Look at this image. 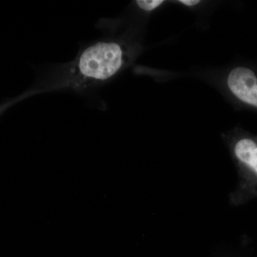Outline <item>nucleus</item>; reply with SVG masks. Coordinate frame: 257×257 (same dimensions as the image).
<instances>
[{
    "mask_svg": "<svg viewBox=\"0 0 257 257\" xmlns=\"http://www.w3.org/2000/svg\"><path fill=\"white\" fill-rule=\"evenodd\" d=\"M140 9L150 12L157 9L164 3L163 0H138L136 2Z\"/></svg>",
    "mask_w": 257,
    "mask_h": 257,
    "instance_id": "4",
    "label": "nucleus"
},
{
    "mask_svg": "<svg viewBox=\"0 0 257 257\" xmlns=\"http://www.w3.org/2000/svg\"><path fill=\"white\" fill-rule=\"evenodd\" d=\"M235 153L241 162L257 172V145L254 142L248 139L240 140L235 147Z\"/></svg>",
    "mask_w": 257,
    "mask_h": 257,
    "instance_id": "3",
    "label": "nucleus"
},
{
    "mask_svg": "<svg viewBox=\"0 0 257 257\" xmlns=\"http://www.w3.org/2000/svg\"><path fill=\"white\" fill-rule=\"evenodd\" d=\"M127 59L126 47L119 42H96L86 47L73 61L56 69L18 99L48 91H81L96 86L117 74Z\"/></svg>",
    "mask_w": 257,
    "mask_h": 257,
    "instance_id": "1",
    "label": "nucleus"
},
{
    "mask_svg": "<svg viewBox=\"0 0 257 257\" xmlns=\"http://www.w3.org/2000/svg\"><path fill=\"white\" fill-rule=\"evenodd\" d=\"M227 84L238 99L257 107V78L252 70L246 67H236L228 76Z\"/></svg>",
    "mask_w": 257,
    "mask_h": 257,
    "instance_id": "2",
    "label": "nucleus"
},
{
    "mask_svg": "<svg viewBox=\"0 0 257 257\" xmlns=\"http://www.w3.org/2000/svg\"><path fill=\"white\" fill-rule=\"evenodd\" d=\"M179 3L187 5V6L192 7L199 4L200 1L199 0H181V1H179Z\"/></svg>",
    "mask_w": 257,
    "mask_h": 257,
    "instance_id": "5",
    "label": "nucleus"
}]
</instances>
